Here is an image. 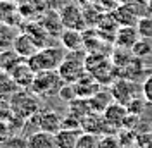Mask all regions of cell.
I'll return each instance as SVG.
<instances>
[{
  "label": "cell",
  "mask_w": 152,
  "mask_h": 148,
  "mask_svg": "<svg viewBox=\"0 0 152 148\" xmlns=\"http://www.w3.org/2000/svg\"><path fill=\"white\" fill-rule=\"evenodd\" d=\"M59 16H61V21H62V26L66 29H78V31H81V29L86 28L85 14H83V10L80 9L78 5H73V4L64 5V9L61 10Z\"/></svg>",
  "instance_id": "cell-8"
},
{
  "label": "cell",
  "mask_w": 152,
  "mask_h": 148,
  "mask_svg": "<svg viewBox=\"0 0 152 148\" xmlns=\"http://www.w3.org/2000/svg\"><path fill=\"white\" fill-rule=\"evenodd\" d=\"M88 102H90V107H92L94 112H97V114H104L105 109L114 102V96H113L111 91L100 90V91L95 93L92 98H88Z\"/></svg>",
  "instance_id": "cell-19"
},
{
  "label": "cell",
  "mask_w": 152,
  "mask_h": 148,
  "mask_svg": "<svg viewBox=\"0 0 152 148\" xmlns=\"http://www.w3.org/2000/svg\"><path fill=\"white\" fill-rule=\"evenodd\" d=\"M75 88H76V93H78V98H92L97 91H100V83L92 74L86 73L80 81L75 83Z\"/></svg>",
  "instance_id": "cell-13"
},
{
  "label": "cell",
  "mask_w": 152,
  "mask_h": 148,
  "mask_svg": "<svg viewBox=\"0 0 152 148\" xmlns=\"http://www.w3.org/2000/svg\"><path fill=\"white\" fill-rule=\"evenodd\" d=\"M0 148H5V145H4V143H0Z\"/></svg>",
  "instance_id": "cell-32"
},
{
  "label": "cell",
  "mask_w": 152,
  "mask_h": 148,
  "mask_svg": "<svg viewBox=\"0 0 152 148\" xmlns=\"http://www.w3.org/2000/svg\"><path fill=\"white\" fill-rule=\"evenodd\" d=\"M83 2H95V0H83Z\"/></svg>",
  "instance_id": "cell-33"
},
{
  "label": "cell",
  "mask_w": 152,
  "mask_h": 148,
  "mask_svg": "<svg viewBox=\"0 0 152 148\" xmlns=\"http://www.w3.org/2000/svg\"><path fill=\"white\" fill-rule=\"evenodd\" d=\"M81 133H83L81 129H67V128H62L61 131H57L56 133L57 148H76Z\"/></svg>",
  "instance_id": "cell-17"
},
{
  "label": "cell",
  "mask_w": 152,
  "mask_h": 148,
  "mask_svg": "<svg viewBox=\"0 0 152 148\" xmlns=\"http://www.w3.org/2000/svg\"><path fill=\"white\" fill-rule=\"evenodd\" d=\"M61 100H64V102L71 103L73 100H76L78 98V93H76V88L75 84H69V83H64L62 84V88H61V91H59V95H57Z\"/></svg>",
  "instance_id": "cell-24"
},
{
  "label": "cell",
  "mask_w": 152,
  "mask_h": 148,
  "mask_svg": "<svg viewBox=\"0 0 152 148\" xmlns=\"http://www.w3.org/2000/svg\"><path fill=\"white\" fill-rule=\"evenodd\" d=\"M12 115H14V112H12L10 100L0 98V120H9Z\"/></svg>",
  "instance_id": "cell-27"
},
{
  "label": "cell",
  "mask_w": 152,
  "mask_h": 148,
  "mask_svg": "<svg viewBox=\"0 0 152 148\" xmlns=\"http://www.w3.org/2000/svg\"><path fill=\"white\" fill-rule=\"evenodd\" d=\"M116 2H118V5H124V4H128L130 0H116Z\"/></svg>",
  "instance_id": "cell-30"
},
{
  "label": "cell",
  "mask_w": 152,
  "mask_h": 148,
  "mask_svg": "<svg viewBox=\"0 0 152 148\" xmlns=\"http://www.w3.org/2000/svg\"><path fill=\"white\" fill-rule=\"evenodd\" d=\"M99 141H100V136L83 131L80 139H78V147L76 148H99Z\"/></svg>",
  "instance_id": "cell-23"
},
{
  "label": "cell",
  "mask_w": 152,
  "mask_h": 148,
  "mask_svg": "<svg viewBox=\"0 0 152 148\" xmlns=\"http://www.w3.org/2000/svg\"><path fill=\"white\" fill-rule=\"evenodd\" d=\"M142 2H147V4H149V2H151V0H142Z\"/></svg>",
  "instance_id": "cell-34"
},
{
  "label": "cell",
  "mask_w": 152,
  "mask_h": 148,
  "mask_svg": "<svg viewBox=\"0 0 152 148\" xmlns=\"http://www.w3.org/2000/svg\"><path fill=\"white\" fill-rule=\"evenodd\" d=\"M12 128H10L9 120H0V143L7 141V139L12 136Z\"/></svg>",
  "instance_id": "cell-29"
},
{
  "label": "cell",
  "mask_w": 152,
  "mask_h": 148,
  "mask_svg": "<svg viewBox=\"0 0 152 148\" xmlns=\"http://www.w3.org/2000/svg\"><path fill=\"white\" fill-rule=\"evenodd\" d=\"M85 60H86V54L81 52V50H75V52L66 54L64 62L57 69V73L62 78V81L69 83V84H75L76 81H80L88 73L86 65H85Z\"/></svg>",
  "instance_id": "cell-3"
},
{
  "label": "cell",
  "mask_w": 152,
  "mask_h": 148,
  "mask_svg": "<svg viewBox=\"0 0 152 148\" xmlns=\"http://www.w3.org/2000/svg\"><path fill=\"white\" fill-rule=\"evenodd\" d=\"M40 96H37L31 90H23L19 88L18 91L12 95L10 98V105H12V112L14 115L23 117V119L29 120L33 115H37L40 109Z\"/></svg>",
  "instance_id": "cell-4"
},
{
  "label": "cell",
  "mask_w": 152,
  "mask_h": 148,
  "mask_svg": "<svg viewBox=\"0 0 152 148\" xmlns=\"http://www.w3.org/2000/svg\"><path fill=\"white\" fill-rule=\"evenodd\" d=\"M102 115H104V119L107 120V124L116 129V128H123L124 124H126L128 115H130V110L124 107L123 103L113 102L107 109H105V112Z\"/></svg>",
  "instance_id": "cell-9"
},
{
  "label": "cell",
  "mask_w": 152,
  "mask_h": 148,
  "mask_svg": "<svg viewBox=\"0 0 152 148\" xmlns=\"http://www.w3.org/2000/svg\"><path fill=\"white\" fill-rule=\"evenodd\" d=\"M61 43L67 52H75V50H81L85 45V36L81 31L78 29H66L61 33Z\"/></svg>",
  "instance_id": "cell-15"
},
{
  "label": "cell",
  "mask_w": 152,
  "mask_h": 148,
  "mask_svg": "<svg viewBox=\"0 0 152 148\" xmlns=\"http://www.w3.org/2000/svg\"><path fill=\"white\" fill-rule=\"evenodd\" d=\"M149 14H151V16H152V0H151V2H149Z\"/></svg>",
  "instance_id": "cell-31"
},
{
  "label": "cell",
  "mask_w": 152,
  "mask_h": 148,
  "mask_svg": "<svg viewBox=\"0 0 152 148\" xmlns=\"http://www.w3.org/2000/svg\"><path fill=\"white\" fill-rule=\"evenodd\" d=\"M99 148H124V147L118 136H114V134H104V136H100Z\"/></svg>",
  "instance_id": "cell-25"
},
{
  "label": "cell",
  "mask_w": 152,
  "mask_h": 148,
  "mask_svg": "<svg viewBox=\"0 0 152 148\" xmlns=\"http://www.w3.org/2000/svg\"><path fill=\"white\" fill-rule=\"evenodd\" d=\"M5 148H28V138L21 134H12L7 141H4Z\"/></svg>",
  "instance_id": "cell-26"
},
{
  "label": "cell",
  "mask_w": 152,
  "mask_h": 148,
  "mask_svg": "<svg viewBox=\"0 0 152 148\" xmlns=\"http://www.w3.org/2000/svg\"><path fill=\"white\" fill-rule=\"evenodd\" d=\"M28 148H57L56 134L38 129L28 136Z\"/></svg>",
  "instance_id": "cell-14"
},
{
  "label": "cell",
  "mask_w": 152,
  "mask_h": 148,
  "mask_svg": "<svg viewBox=\"0 0 152 148\" xmlns=\"http://www.w3.org/2000/svg\"><path fill=\"white\" fill-rule=\"evenodd\" d=\"M23 60H26V59L19 55L14 48H4V50H0V71L10 73Z\"/></svg>",
  "instance_id": "cell-18"
},
{
  "label": "cell",
  "mask_w": 152,
  "mask_h": 148,
  "mask_svg": "<svg viewBox=\"0 0 152 148\" xmlns=\"http://www.w3.org/2000/svg\"><path fill=\"white\" fill-rule=\"evenodd\" d=\"M19 90V86L14 83L12 76L5 71H0V98L4 100H10L12 95Z\"/></svg>",
  "instance_id": "cell-20"
},
{
  "label": "cell",
  "mask_w": 152,
  "mask_h": 148,
  "mask_svg": "<svg viewBox=\"0 0 152 148\" xmlns=\"http://www.w3.org/2000/svg\"><path fill=\"white\" fill-rule=\"evenodd\" d=\"M12 48L18 52L21 57L24 59H29L31 55H35L38 50V40L31 36L29 33H21L18 36L12 40Z\"/></svg>",
  "instance_id": "cell-12"
},
{
  "label": "cell",
  "mask_w": 152,
  "mask_h": 148,
  "mask_svg": "<svg viewBox=\"0 0 152 148\" xmlns=\"http://www.w3.org/2000/svg\"><path fill=\"white\" fill-rule=\"evenodd\" d=\"M142 95L149 103H152V73L147 76V79L142 84Z\"/></svg>",
  "instance_id": "cell-28"
},
{
  "label": "cell",
  "mask_w": 152,
  "mask_h": 148,
  "mask_svg": "<svg viewBox=\"0 0 152 148\" xmlns=\"http://www.w3.org/2000/svg\"><path fill=\"white\" fill-rule=\"evenodd\" d=\"M9 74L12 76L14 83L18 84L19 88H23V90H29L33 81H35V76H37V73L29 67L28 60H23L21 64H18Z\"/></svg>",
  "instance_id": "cell-10"
},
{
  "label": "cell",
  "mask_w": 152,
  "mask_h": 148,
  "mask_svg": "<svg viewBox=\"0 0 152 148\" xmlns=\"http://www.w3.org/2000/svg\"><path fill=\"white\" fill-rule=\"evenodd\" d=\"M62 84H64V81L57 71H42V73H37L35 81L29 90L40 98H50V96L59 95Z\"/></svg>",
  "instance_id": "cell-5"
},
{
  "label": "cell",
  "mask_w": 152,
  "mask_h": 148,
  "mask_svg": "<svg viewBox=\"0 0 152 148\" xmlns=\"http://www.w3.org/2000/svg\"><path fill=\"white\" fill-rule=\"evenodd\" d=\"M29 120H33V122L37 124L38 129L48 131V133H54V134H56L57 131L62 129V120H64V117H62L57 110L43 109V110L38 112L37 115H33Z\"/></svg>",
  "instance_id": "cell-7"
},
{
  "label": "cell",
  "mask_w": 152,
  "mask_h": 148,
  "mask_svg": "<svg viewBox=\"0 0 152 148\" xmlns=\"http://www.w3.org/2000/svg\"><path fill=\"white\" fill-rule=\"evenodd\" d=\"M111 16L114 17V21L119 24V26H137V22H138V16L135 14L132 10V7L128 5V4H124V5H118L113 12H109Z\"/></svg>",
  "instance_id": "cell-16"
},
{
  "label": "cell",
  "mask_w": 152,
  "mask_h": 148,
  "mask_svg": "<svg viewBox=\"0 0 152 148\" xmlns=\"http://www.w3.org/2000/svg\"><path fill=\"white\" fill-rule=\"evenodd\" d=\"M64 59H66L64 46H43L26 60L35 73H42V71H57L64 62Z\"/></svg>",
  "instance_id": "cell-1"
},
{
  "label": "cell",
  "mask_w": 152,
  "mask_h": 148,
  "mask_svg": "<svg viewBox=\"0 0 152 148\" xmlns=\"http://www.w3.org/2000/svg\"><path fill=\"white\" fill-rule=\"evenodd\" d=\"M138 40H140V35H138L137 26H119L116 38H114V45L119 50H130L132 52V48Z\"/></svg>",
  "instance_id": "cell-11"
},
{
  "label": "cell",
  "mask_w": 152,
  "mask_h": 148,
  "mask_svg": "<svg viewBox=\"0 0 152 148\" xmlns=\"http://www.w3.org/2000/svg\"><path fill=\"white\" fill-rule=\"evenodd\" d=\"M132 54L135 57H138V59H143V57H151L152 55V43L149 40H145V38H140L135 46L132 48Z\"/></svg>",
  "instance_id": "cell-21"
},
{
  "label": "cell",
  "mask_w": 152,
  "mask_h": 148,
  "mask_svg": "<svg viewBox=\"0 0 152 148\" xmlns=\"http://www.w3.org/2000/svg\"><path fill=\"white\" fill-rule=\"evenodd\" d=\"M111 93L114 96V102L123 103V105H130L133 100H137V93H138V86L132 79H124V78H118L111 86Z\"/></svg>",
  "instance_id": "cell-6"
},
{
  "label": "cell",
  "mask_w": 152,
  "mask_h": 148,
  "mask_svg": "<svg viewBox=\"0 0 152 148\" xmlns=\"http://www.w3.org/2000/svg\"><path fill=\"white\" fill-rule=\"evenodd\" d=\"M137 29H138L140 38L152 40V16L151 14H147V16H143V17L138 19V22H137Z\"/></svg>",
  "instance_id": "cell-22"
},
{
  "label": "cell",
  "mask_w": 152,
  "mask_h": 148,
  "mask_svg": "<svg viewBox=\"0 0 152 148\" xmlns=\"http://www.w3.org/2000/svg\"><path fill=\"white\" fill-rule=\"evenodd\" d=\"M85 65L88 74H92L100 84H113L118 79V74L114 73L116 71L114 62L104 54H90V55H86Z\"/></svg>",
  "instance_id": "cell-2"
}]
</instances>
